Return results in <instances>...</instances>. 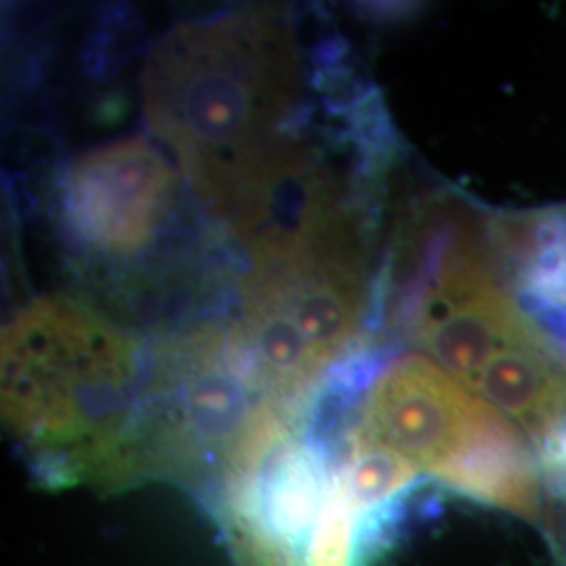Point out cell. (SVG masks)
I'll use <instances>...</instances> for the list:
<instances>
[{
  "label": "cell",
  "mask_w": 566,
  "mask_h": 566,
  "mask_svg": "<svg viewBox=\"0 0 566 566\" xmlns=\"http://www.w3.org/2000/svg\"><path fill=\"white\" fill-rule=\"evenodd\" d=\"M306 60L290 21L243 11L177 25L145 63V120L243 248L343 189L313 139Z\"/></svg>",
  "instance_id": "obj_1"
},
{
  "label": "cell",
  "mask_w": 566,
  "mask_h": 566,
  "mask_svg": "<svg viewBox=\"0 0 566 566\" xmlns=\"http://www.w3.org/2000/svg\"><path fill=\"white\" fill-rule=\"evenodd\" d=\"M154 350L65 296L28 304L2 332V411L57 481H126L145 465Z\"/></svg>",
  "instance_id": "obj_2"
},
{
  "label": "cell",
  "mask_w": 566,
  "mask_h": 566,
  "mask_svg": "<svg viewBox=\"0 0 566 566\" xmlns=\"http://www.w3.org/2000/svg\"><path fill=\"white\" fill-rule=\"evenodd\" d=\"M350 198L304 206L245 245L240 315L229 336L264 399L298 409L361 334L367 261Z\"/></svg>",
  "instance_id": "obj_3"
},
{
  "label": "cell",
  "mask_w": 566,
  "mask_h": 566,
  "mask_svg": "<svg viewBox=\"0 0 566 566\" xmlns=\"http://www.w3.org/2000/svg\"><path fill=\"white\" fill-rule=\"evenodd\" d=\"M350 432L476 502L502 497L531 464L525 434L422 355L386 367Z\"/></svg>",
  "instance_id": "obj_4"
},
{
  "label": "cell",
  "mask_w": 566,
  "mask_h": 566,
  "mask_svg": "<svg viewBox=\"0 0 566 566\" xmlns=\"http://www.w3.org/2000/svg\"><path fill=\"white\" fill-rule=\"evenodd\" d=\"M177 210L175 166L139 137L86 151L61 181V223L93 261H142L160 243Z\"/></svg>",
  "instance_id": "obj_5"
},
{
  "label": "cell",
  "mask_w": 566,
  "mask_h": 566,
  "mask_svg": "<svg viewBox=\"0 0 566 566\" xmlns=\"http://www.w3.org/2000/svg\"><path fill=\"white\" fill-rule=\"evenodd\" d=\"M411 329L428 359L470 390L500 353L546 338L468 235L447 243L428 266L411 311Z\"/></svg>",
  "instance_id": "obj_6"
},
{
  "label": "cell",
  "mask_w": 566,
  "mask_h": 566,
  "mask_svg": "<svg viewBox=\"0 0 566 566\" xmlns=\"http://www.w3.org/2000/svg\"><path fill=\"white\" fill-rule=\"evenodd\" d=\"M365 516L350 504L334 470L324 507L304 549V566H361Z\"/></svg>",
  "instance_id": "obj_7"
}]
</instances>
